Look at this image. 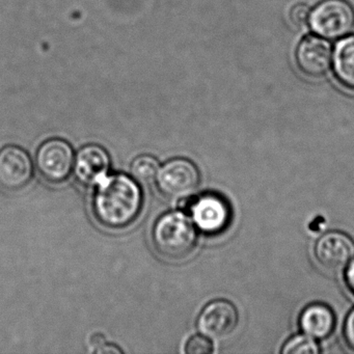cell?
Segmentation results:
<instances>
[{
    "label": "cell",
    "instance_id": "1",
    "mask_svg": "<svg viewBox=\"0 0 354 354\" xmlns=\"http://www.w3.org/2000/svg\"><path fill=\"white\" fill-rule=\"evenodd\" d=\"M144 196L138 182L125 174H115L99 183L93 198V212L109 229L131 225L142 209Z\"/></svg>",
    "mask_w": 354,
    "mask_h": 354
},
{
    "label": "cell",
    "instance_id": "2",
    "mask_svg": "<svg viewBox=\"0 0 354 354\" xmlns=\"http://www.w3.org/2000/svg\"><path fill=\"white\" fill-rule=\"evenodd\" d=\"M196 227L192 217L175 211L161 215L152 230L155 248L161 256L180 260L192 254L196 248Z\"/></svg>",
    "mask_w": 354,
    "mask_h": 354
},
{
    "label": "cell",
    "instance_id": "3",
    "mask_svg": "<svg viewBox=\"0 0 354 354\" xmlns=\"http://www.w3.org/2000/svg\"><path fill=\"white\" fill-rule=\"evenodd\" d=\"M310 28L329 40L343 38L354 26V10L346 0H323L310 12Z\"/></svg>",
    "mask_w": 354,
    "mask_h": 354
},
{
    "label": "cell",
    "instance_id": "4",
    "mask_svg": "<svg viewBox=\"0 0 354 354\" xmlns=\"http://www.w3.org/2000/svg\"><path fill=\"white\" fill-rule=\"evenodd\" d=\"M156 182L163 196L171 200H186L198 190L201 174L188 159H171L159 169Z\"/></svg>",
    "mask_w": 354,
    "mask_h": 354
},
{
    "label": "cell",
    "instance_id": "5",
    "mask_svg": "<svg viewBox=\"0 0 354 354\" xmlns=\"http://www.w3.org/2000/svg\"><path fill=\"white\" fill-rule=\"evenodd\" d=\"M75 162L73 148L67 140L51 138L41 145L37 152L39 173L51 183H62L71 175Z\"/></svg>",
    "mask_w": 354,
    "mask_h": 354
},
{
    "label": "cell",
    "instance_id": "6",
    "mask_svg": "<svg viewBox=\"0 0 354 354\" xmlns=\"http://www.w3.org/2000/svg\"><path fill=\"white\" fill-rule=\"evenodd\" d=\"M34 176V163L30 154L18 146L0 149V187L18 192L26 187Z\"/></svg>",
    "mask_w": 354,
    "mask_h": 354
},
{
    "label": "cell",
    "instance_id": "7",
    "mask_svg": "<svg viewBox=\"0 0 354 354\" xmlns=\"http://www.w3.org/2000/svg\"><path fill=\"white\" fill-rule=\"evenodd\" d=\"M196 229L209 235L221 233L231 221V208L225 198L208 194L196 198L190 206Z\"/></svg>",
    "mask_w": 354,
    "mask_h": 354
},
{
    "label": "cell",
    "instance_id": "8",
    "mask_svg": "<svg viewBox=\"0 0 354 354\" xmlns=\"http://www.w3.org/2000/svg\"><path fill=\"white\" fill-rule=\"evenodd\" d=\"M239 315L232 302L225 299L211 301L198 318V329L209 339H221L231 335L238 325Z\"/></svg>",
    "mask_w": 354,
    "mask_h": 354
},
{
    "label": "cell",
    "instance_id": "9",
    "mask_svg": "<svg viewBox=\"0 0 354 354\" xmlns=\"http://www.w3.org/2000/svg\"><path fill=\"white\" fill-rule=\"evenodd\" d=\"M315 256L323 268L329 272H339L354 258V242L339 232L325 234L315 245Z\"/></svg>",
    "mask_w": 354,
    "mask_h": 354
},
{
    "label": "cell",
    "instance_id": "10",
    "mask_svg": "<svg viewBox=\"0 0 354 354\" xmlns=\"http://www.w3.org/2000/svg\"><path fill=\"white\" fill-rule=\"evenodd\" d=\"M333 49L323 39L308 36L302 39L296 49L298 69L308 77L319 78L330 69Z\"/></svg>",
    "mask_w": 354,
    "mask_h": 354
},
{
    "label": "cell",
    "instance_id": "11",
    "mask_svg": "<svg viewBox=\"0 0 354 354\" xmlns=\"http://www.w3.org/2000/svg\"><path fill=\"white\" fill-rule=\"evenodd\" d=\"M111 169V157L99 145H88L80 149L75 157L74 173L84 186H94L107 177Z\"/></svg>",
    "mask_w": 354,
    "mask_h": 354
},
{
    "label": "cell",
    "instance_id": "12",
    "mask_svg": "<svg viewBox=\"0 0 354 354\" xmlns=\"http://www.w3.org/2000/svg\"><path fill=\"white\" fill-rule=\"evenodd\" d=\"M335 318L333 310L322 304H313L302 310L299 325L304 335L313 339L328 337L335 328Z\"/></svg>",
    "mask_w": 354,
    "mask_h": 354
},
{
    "label": "cell",
    "instance_id": "13",
    "mask_svg": "<svg viewBox=\"0 0 354 354\" xmlns=\"http://www.w3.org/2000/svg\"><path fill=\"white\" fill-rule=\"evenodd\" d=\"M333 71L339 84L354 92V36L343 39L335 46Z\"/></svg>",
    "mask_w": 354,
    "mask_h": 354
},
{
    "label": "cell",
    "instance_id": "14",
    "mask_svg": "<svg viewBox=\"0 0 354 354\" xmlns=\"http://www.w3.org/2000/svg\"><path fill=\"white\" fill-rule=\"evenodd\" d=\"M160 165L151 155H140L134 159L130 167V174L138 183L151 184L156 181Z\"/></svg>",
    "mask_w": 354,
    "mask_h": 354
},
{
    "label": "cell",
    "instance_id": "15",
    "mask_svg": "<svg viewBox=\"0 0 354 354\" xmlns=\"http://www.w3.org/2000/svg\"><path fill=\"white\" fill-rule=\"evenodd\" d=\"M319 347L315 339L308 335H296L286 342L283 346V354H317Z\"/></svg>",
    "mask_w": 354,
    "mask_h": 354
},
{
    "label": "cell",
    "instance_id": "16",
    "mask_svg": "<svg viewBox=\"0 0 354 354\" xmlns=\"http://www.w3.org/2000/svg\"><path fill=\"white\" fill-rule=\"evenodd\" d=\"M213 344L206 335H194L185 344L184 352L187 354H210L213 352Z\"/></svg>",
    "mask_w": 354,
    "mask_h": 354
},
{
    "label": "cell",
    "instance_id": "17",
    "mask_svg": "<svg viewBox=\"0 0 354 354\" xmlns=\"http://www.w3.org/2000/svg\"><path fill=\"white\" fill-rule=\"evenodd\" d=\"M310 14V8L308 6L304 3H298L290 11V19L294 26H306V22H308Z\"/></svg>",
    "mask_w": 354,
    "mask_h": 354
},
{
    "label": "cell",
    "instance_id": "18",
    "mask_svg": "<svg viewBox=\"0 0 354 354\" xmlns=\"http://www.w3.org/2000/svg\"><path fill=\"white\" fill-rule=\"evenodd\" d=\"M344 335L348 345L354 350V310L348 315L344 325Z\"/></svg>",
    "mask_w": 354,
    "mask_h": 354
},
{
    "label": "cell",
    "instance_id": "19",
    "mask_svg": "<svg viewBox=\"0 0 354 354\" xmlns=\"http://www.w3.org/2000/svg\"><path fill=\"white\" fill-rule=\"evenodd\" d=\"M96 353L101 354H115V353H123L122 349H120L118 346L113 345V344L103 343L102 345L99 346L95 349Z\"/></svg>",
    "mask_w": 354,
    "mask_h": 354
},
{
    "label": "cell",
    "instance_id": "20",
    "mask_svg": "<svg viewBox=\"0 0 354 354\" xmlns=\"http://www.w3.org/2000/svg\"><path fill=\"white\" fill-rule=\"evenodd\" d=\"M346 281L350 289L354 293V260L348 265L347 272H346Z\"/></svg>",
    "mask_w": 354,
    "mask_h": 354
},
{
    "label": "cell",
    "instance_id": "21",
    "mask_svg": "<svg viewBox=\"0 0 354 354\" xmlns=\"http://www.w3.org/2000/svg\"><path fill=\"white\" fill-rule=\"evenodd\" d=\"M104 342V337H103V335H96L93 337L92 345L97 348L99 347V346L102 345Z\"/></svg>",
    "mask_w": 354,
    "mask_h": 354
}]
</instances>
